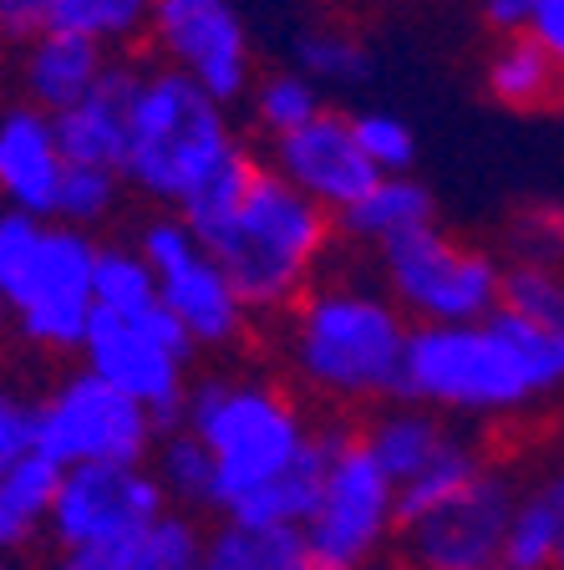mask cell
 Segmentation results:
<instances>
[{"label": "cell", "instance_id": "48", "mask_svg": "<svg viewBox=\"0 0 564 570\" xmlns=\"http://www.w3.org/2000/svg\"><path fill=\"white\" fill-rule=\"evenodd\" d=\"M498 570H504V566H498Z\"/></svg>", "mask_w": 564, "mask_h": 570}, {"label": "cell", "instance_id": "34", "mask_svg": "<svg viewBox=\"0 0 564 570\" xmlns=\"http://www.w3.org/2000/svg\"><path fill=\"white\" fill-rule=\"evenodd\" d=\"M504 311L564 332V265H524L508 261L504 271Z\"/></svg>", "mask_w": 564, "mask_h": 570}, {"label": "cell", "instance_id": "11", "mask_svg": "<svg viewBox=\"0 0 564 570\" xmlns=\"http://www.w3.org/2000/svg\"><path fill=\"white\" fill-rule=\"evenodd\" d=\"M174 510L148 463H92L61 469L51 504V550L57 556H122L142 530H154Z\"/></svg>", "mask_w": 564, "mask_h": 570}, {"label": "cell", "instance_id": "4", "mask_svg": "<svg viewBox=\"0 0 564 570\" xmlns=\"http://www.w3.org/2000/svg\"><path fill=\"white\" fill-rule=\"evenodd\" d=\"M245 148L229 107L214 102L184 71L148 61L132 107V138L122 158L128 189L154 209H184L194 194Z\"/></svg>", "mask_w": 564, "mask_h": 570}, {"label": "cell", "instance_id": "8", "mask_svg": "<svg viewBox=\"0 0 564 570\" xmlns=\"http://www.w3.org/2000/svg\"><path fill=\"white\" fill-rule=\"evenodd\" d=\"M132 245L158 275V301L164 311L194 336L199 352H235L245 346V336L255 332V311L239 301V291L229 285V275L219 271L209 249L199 245V235L188 229V219L178 209H148L132 229Z\"/></svg>", "mask_w": 564, "mask_h": 570}, {"label": "cell", "instance_id": "3", "mask_svg": "<svg viewBox=\"0 0 564 570\" xmlns=\"http://www.w3.org/2000/svg\"><path fill=\"white\" fill-rule=\"evenodd\" d=\"M184 428L219 463V520L245 494H255L275 474H285L320 433V423H310V413L300 407V397L290 387L229 367L194 372Z\"/></svg>", "mask_w": 564, "mask_h": 570}, {"label": "cell", "instance_id": "10", "mask_svg": "<svg viewBox=\"0 0 564 570\" xmlns=\"http://www.w3.org/2000/svg\"><path fill=\"white\" fill-rule=\"evenodd\" d=\"M194 336L178 326L158 301L148 316H107L97 311L92 332L82 342V367L97 372L107 387L128 392L158 423V433L184 428V403L194 387Z\"/></svg>", "mask_w": 564, "mask_h": 570}, {"label": "cell", "instance_id": "12", "mask_svg": "<svg viewBox=\"0 0 564 570\" xmlns=\"http://www.w3.org/2000/svg\"><path fill=\"white\" fill-rule=\"evenodd\" d=\"M97 255L102 239L71 225H47V245L26 291L16 296V342L41 356H82L97 321Z\"/></svg>", "mask_w": 564, "mask_h": 570}, {"label": "cell", "instance_id": "6", "mask_svg": "<svg viewBox=\"0 0 564 570\" xmlns=\"http://www.w3.org/2000/svg\"><path fill=\"white\" fill-rule=\"evenodd\" d=\"M504 271L494 249L463 245L458 235L427 225L376 249V281L412 326H478L504 311Z\"/></svg>", "mask_w": 564, "mask_h": 570}, {"label": "cell", "instance_id": "43", "mask_svg": "<svg viewBox=\"0 0 564 570\" xmlns=\"http://www.w3.org/2000/svg\"><path fill=\"white\" fill-rule=\"evenodd\" d=\"M16 336V321H11V306H6V301H0V346L11 342Z\"/></svg>", "mask_w": 564, "mask_h": 570}, {"label": "cell", "instance_id": "44", "mask_svg": "<svg viewBox=\"0 0 564 570\" xmlns=\"http://www.w3.org/2000/svg\"><path fill=\"white\" fill-rule=\"evenodd\" d=\"M0 570H26V566H21V556H0Z\"/></svg>", "mask_w": 564, "mask_h": 570}, {"label": "cell", "instance_id": "26", "mask_svg": "<svg viewBox=\"0 0 564 570\" xmlns=\"http://www.w3.org/2000/svg\"><path fill=\"white\" fill-rule=\"evenodd\" d=\"M560 560H564V504L540 479L514 504V520H508L504 534V570H560Z\"/></svg>", "mask_w": 564, "mask_h": 570}, {"label": "cell", "instance_id": "40", "mask_svg": "<svg viewBox=\"0 0 564 570\" xmlns=\"http://www.w3.org/2000/svg\"><path fill=\"white\" fill-rule=\"evenodd\" d=\"M478 16L498 41H504V36H530L534 0H478Z\"/></svg>", "mask_w": 564, "mask_h": 570}, {"label": "cell", "instance_id": "21", "mask_svg": "<svg viewBox=\"0 0 564 570\" xmlns=\"http://www.w3.org/2000/svg\"><path fill=\"white\" fill-rule=\"evenodd\" d=\"M483 87L508 112H560L564 118V67L534 36H504L483 61Z\"/></svg>", "mask_w": 564, "mask_h": 570}, {"label": "cell", "instance_id": "14", "mask_svg": "<svg viewBox=\"0 0 564 570\" xmlns=\"http://www.w3.org/2000/svg\"><path fill=\"white\" fill-rule=\"evenodd\" d=\"M518 494L524 484L504 463H488L478 484L463 489L453 504L417 524H402L397 546H392L397 570H498Z\"/></svg>", "mask_w": 564, "mask_h": 570}, {"label": "cell", "instance_id": "19", "mask_svg": "<svg viewBox=\"0 0 564 570\" xmlns=\"http://www.w3.org/2000/svg\"><path fill=\"white\" fill-rule=\"evenodd\" d=\"M437 225V199L417 174H392L376 178L372 189L336 219V235L356 249H387L392 239H407L417 229Z\"/></svg>", "mask_w": 564, "mask_h": 570}, {"label": "cell", "instance_id": "36", "mask_svg": "<svg viewBox=\"0 0 564 570\" xmlns=\"http://www.w3.org/2000/svg\"><path fill=\"white\" fill-rule=\"evenodd\" d=\"M41 245H47V219L0 204V301L6 306H16V296L26 291L36 261H41Z\"/></svg>", "mask_w": 564, "mask_h": 570}, {"label": "cell", "instance_id": "9", "mask_svg": "<svg viewBox=\"0 0 564 570\" xmlns=\"http://www.w3.org/2000/svg\"><path fill=\"white\" fill-rule=\"evenodd\" d=\"M158 423L128 392L107 387L97 372L67 367L36 397V453L57 469L92 463H154Z\"/></svg>", "mask_w": 564, "mask_h": 570}, {"label": "cell", "instance_id": "29", "mask_svg": "<svg viewBox=\"0 0 564 570\" xmlns=\"http://www.w3.org/2000/svg\"><path fill=\"white\" fill-rule=\"evenodd\" d=\"M245 107H249V122H255L259 138L275 142V138H285V132L316 122L320 112H326V97H320V87L310 82L306 71L280 67V71H259V82Z\"/></svg>", "mask_w": 564, "mask_h": 570}, {"label": "cell", "instance_id": "47", "mask_svg": "<svg viewBox=\"0 0 564 570\" xmlns=\"http://www.w3.org/2000/svg\"><path fill=\"white\" fill-rule=\"evenodd\" d=\"M560 504H564V499H560ZM560 570H564V560H560Z\"/></svg>", "mask_w": 564, "mask_h": 570}, {"label": "cell", "instance_id": "31", "mask_svg": "<svg viewBox=\"0 0 564 570\" xmlns=\"http://www.w3.org/2000/svg\"><path fill=\"white\" fill-rule=\"evenodd\" d=\"M158 306V275L132 239H102L97 255V311L107 316H148Z\"/></svg>", "mask_w": 564, "mask_h": 570}, {"label": "cell", "instance_id": "37", "mask_svg": "<svg viewBox=\"0 0 564 570\" xmlns=\"http://www.w3.org/2000/svg\"><path fill=\"white\" fill-rule=\"evenodd\" d=\"M36 453V397L0 377V474Z\"/></svg>", "mask_w": 564, "mask_h": 570}, {"label": "cell", "instance_id": "18", "mask_svg": "<svg viewBox=\"0 0 564 570\" xmlns=\"http://www.w3.org/2000/svg\"><path fill=\"white\" fill-rule=\"evenodd\" d=\"M107 61H112L107 47L51 26V31H41L36 41H26V47L16 51V87H21V102L61 118V112H71V107L102 82Z\"/></svg>", "mask_w": 564, "mask_h": 570}, {"label": "cell", "instance_id": "20", "mask_svg": "<svg viewBox=\"0 0 564 570\" xmlns=\"http://www.w3.org/2000/svg\"><path fill=\"white\" fill-rule=\"evenodd\" d=\"M362 428L366 449L376 453V463L392 474V484H407V479H417L427 469V463L437 459V453L447 449V443L458 439L463 428L447 423L443 413H433V407L423 403H392V407H376Z\"/></svg>", "mask_w": 564, "mask_h": 570}, {"label": "cell", "instance_id": "38", "mask_svg": "<svg viewBox=\"0 0 564 570\" xmlns=\"http://www.w3.org/2000/svg\"><path fill=\"white\" fill-rule=\"evenodd\" d=\"M514 261L524 265H564V209H530L514 219Z\"/></svg>", "mask_w": 564, "mask_h": 570}, {"label": "cell", "instance_id": "41", "mask_svg": "<svg viewBox=\"0 0 564 570\" xmlns=\"http://www.w3.org/2000/svg\"><path fill=\"white\" fill-rule=\"evenodd\" d=\"M530 36L564 67V0H534Z\"/></svg>", "mask_w": 564, "mask_h": 570}, {"label": "cell", "instance_id": "24", "mask_svg": "<svg viewBox=\"0 0 564 570\" xmlns=\"http://www.w3.org/2000/svg\"><path fill=\"white\" fill-rule=\"evenodd\" d=\"M488 463H494V453L483 449V443L473 439L468 428H463L458 439L447 443V449L437 453L433 463H427L423 474L407 479V484L397 489V524H417V520H427L433 510L453 504V499H458L463 489L478 484Z\"/></svg>", "mask_w": 564, "mask_h": 570}, {"label": "cell", "instance_id": "15", "mask_svg": "<svg viewBox=\"0 0 564 570\" xmlns=\"http://www.w3.org/2000/svg\"><path fill=\"white\" fill-rule=\"evenodd\" d=\"M265 164H270L290 189L306 194L310 204H320L330 219H342L376 178H382L372 168V158L362 154V142H356L352 112H342V107H326L316 122L265 142Z\"/></svg>", "mask_w": 564, "mask_h": 570}, {"label": "cell", "instance_id": "16", "mask_svg": "<svg viewBox=\"0 0 564 570\" xmlns=\"http://www.w3.org/2000/svg\"><path fill=\"white\" fill-rule=\"evenodd\" d=\"M67 154L57 138V118L31 102H0V204L6 209L57 219Z\"/></svg>", "mask_w": 564, "mask_h": 570}, {"label": "cell", "instance_id": "23", "mask_svg": "<svg viewBox=\"0 0 564 570\" xmlns=\"http://www.w3.org/2000/svg\"><path fill=\"white\" fill-rule=\"evenodd\" d=\"M61 469L41 453L16 463L11 474H0V556H21L26 546L47 540L51 504H57Z\"/></svg>", "mask_w": 564, "mask_h": 570}, {"label": "cell", "instance_id": "35", "mask_svg": "<svg viewBox=\"0 0 564 570\" xmlns=\"http://www.w3.org/2000/svg\"><path fill=\"white\" fill-rule=\"evenodd\" d=\"M352 128H356L362 154L372 158V168L382 178L412 174V164H417V132H412L407 118H397L387 107H366V112H352Z\"/></svg>", "mask_w": 564, "mask_h": 570}, {"label": "cell", "instance_id": "5", "mask_svg": "<svg viewBox=\"0 0 564 570\" xmlns=\"http://www.w3.org/2000/svg\"><path fill=\"white\" fill-rule=\"evenodd\" d=\"M407 403L443 413L447 423H504L540 407L530 367L498 316L478 326H417L407 352Z\"/></svg>", "mask_w": 564, "mask_h": 570}, {"label": "cell", "instance_id": "27", "mask_svg": "<svg viewBox=\"0 0 564 570\" xmlns=\"http://www.w3.org/2000/svg\"><path fill=\"white\" fill-rule=\"evenodd\" d=\"M158 0H57V31L87 36L112 57H132L148 47V26H154Z\"/></svg>", "mask_w": 564, "mask_h": 570}, {"label": "cell", "instance_id": "45", "mask_svg": "<svg viewBox=\"0 0 564 570\" xmlns=\"http://www.w3.org/2000/svg\"><path fill=\"white\" fill-rule=\"evenodd\" d=\"M0 82H6V61H0Z\"/></svg>", "mask_w": 564, "mask_h": 570}, {"label": "cell", "instance_id": "22", "mask_svg": "<svg viewBox=\"0 0 564 570\" xmlns=\"http://www.w3.org/2000/svg\"><path fill=\"white\" fill-rule=\"evenodd\" d=\"M326 453H330V423H320L316 443H310L300 459L275 474L265 489L245 494L235 510L224 514L229 524H249V530H285V534H300L306 520L316 514V499H320V479H326Z\"/></svg>", "mask_w": 564, "mask_h": 570}, {"label": "cell", "instance_id": "32", "mask_svg": "<svg viewBox=\"0 0 564 570\" xmlns=\"http://www.w3.org/2000/svg\"><path fill=\"white\" fill-rule=\"evenodd\" d=\"M204 546H209V530L194 514L168 510L122 556H112V570H204Z\"/></svg>", "mask_w": 564, "mask_h": 570}, {"label": "cell", "instance_id": "25", "mask_svg": "<svg viewBox=\"0 0 564 570\" xmlns=\"http://www.w3.org/2000/svg\"><path fill=\"white\" fill-rule=\"evenodd\" d=\"M158 474V484H164L168 504L184 514H219L224 494H219V463H214V453L204 449L188 428H174V433H164L154 449V463H148Z\"/></svg>", "mask_w": 564, "mask_h": 570}, {"label": "cell", "instance_id": "46", "mask_svg": "<svg viewBox=\"0 0 564 570\" xmlns=\"http://www.w3.org/2000/svg\"><path fill=\"white\" fill-rule=\"evenodd\" d=\"M306 570H326V566H306Z\"/></svg>", "mask_w": 564, "mask_h": 570}, {"label": "cell", "instance_id": "7", "mask_svg": "<svg viewBox=\"0 0 564 570\" xmlns=\"http://www.w3.org/2000/svg\"><path fill=\"white\" fill-rule=\"evenodd\" d=\"M397 484L366 449L356 423H330V453H326V479H320L316 514L306 520L300 540H306L310 566L326 570H372L382 556L397 546Z\"/></svg>", "mask_w": 564, "mask_h": 570}, {"label": "cell", "instance_id": "17", "mask_svg": "<svg viewBox=\"0 0 564 570\" xmlns=\"http://www.w3.org/2000/svg\"><path fill=\"white\" fill-rule=\"evenodd\" d=\"M148 61L138 57H112L102 71V82L82 97V102L57 118V138L67 164H87V168H118L128 158V138H132V107H138V87Z\"/></svg>", "mask_w": 564, "mask_h": 570}, {"label": "cell", "instance_id": "28", "mask_svg": "<svg viewBox=\"0 0 564 570\" xmlns=\"http://www.w3.org/2000/svg\"><path fill=\"white\" fill-rule=\"evenodd\" d=\"M306 540L285 530H249V524H209L204 570H306Z\"/></svg>", "mask_w": 564, "mask_h": 570}, {"label": "cell", "instance_id": "33", "mask_svg": "<svg viewBox=\"0 0 564 570\" xmlns=\"http://www.w3.org/2000/svg\"><path fill=\"white\" fill-rule=\"evenodd\" d=\"M128 178L118 168H87V164H67V178H61V199H57V225L71 229H97L107 219H118V209L128 204Z\"/></svg>", "mask_w": 564, "mask_h": 570}, {"label": "cell", "instance_id": "39", "mask_svg": "<svg viewBox=\"0 0 564 570\" xmlns=\"http://www.w3.org/2000/svg\"><path fill=\"white\" fill-rule=\"evenodd\" d=\"M51 26H57V0H0V47L21 51Z\"/></svg>", "mask_w": 564, "mask_h": 570}, {"label": "cell", "instance_id": "42", "mask_svg": "<svg viewBox=\"0 0 564 570\" xmlns=\"http://www.w3.org/2000/svg\"><path fill=\"white\" fill-rule=\"evenodd\" d=\"M41 570H112V560H102V556H51Z\"/></svg>", "mask_w": 564, "mask_h": 570}, {"label": "cell", "instance_id": "1", "mask_svg": "<svg viewBox=\"0 0 564 570\" xmlns=\"http://www.w3.org/2000/svg\"><path fill=\"white\" fill-rule=\"evenodd\" d=\"M412 326L382 281H316L310 296L285 316V367L300 392L330 407L407 403Z\"/></svg>", "mask_w": 564, "mask_h": 570}, {"label": "cell", "instance_id": "30", "mask_svg": "<svg viewBox=\"0 0 564 570\" xmlns=\"http://www.w3.org/2000/svg\"><path fill=\"white\" fill-rule=\"evenodd\" d=\"M295 71H306L316 87H362L372 82L376 57L366 36L346 26H306L295 36Z\"/></svg>", "mask_w": 564, "mask_h": 570}, {"label": "cell", "instance_id": "13", "mask_svg": "<svg viewBox=\"0 0 564 570\" xmlns=\"http://www.w3.org/2000/svg\"><path fill=\"white\" fill-rule=\"evenodd\" d=\"M148 61L184 71L224 107L249 102L259 82L249 26L229 0H158L148 26Z\"/></svg>", "mask_w": 564, "mask_h": 570}, {"label": "cell", "instance_id": "2", "mask_svg": "<svg viewBox=\"0 0 564 570\" xmlns=\"http://www.w3.org/2000/svg\"><path fill=\"white\" fill-rule=\"evenodd\" d=\"M336 219L320 204H310L300 189H290L270 164H259L249 194L235 204L229 219L199 235L229 285L239 291L249 311L259 316H290L320 281L330 245H336Z\"/></svg>", "mask_w": 564, "mask_h": 570}]
</instances>
